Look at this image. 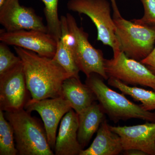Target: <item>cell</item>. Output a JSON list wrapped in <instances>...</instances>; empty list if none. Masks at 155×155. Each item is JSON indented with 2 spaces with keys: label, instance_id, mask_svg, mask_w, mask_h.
<instances>
[{
  "label": "cell",
  "instance_id": "8992f818",
  "mask_svg": "<svg viewBox=\"0 0 155 155\" xmlns=\"http://www.w3.org/2000/svg\"><path fill=\"white\" fill-rule=\"evenodd\" d=\"M67 7L70 11L90 18L96 27L97 40L112 48L114 57L121 52L115 34L116 25L111 17L110 4L107 0H69Z\"/></svg>",
  "mask_w": 155,
  "mask_h": 155
},
{
  "label": "cell",
  "instance_id": "603a6c76",
  "mask_svg": "<svg viewBox=\"0 0 155 155\" xmlns=\"http://www.w3.org/2000/svg\"><path fill=\"white\" fill-rule=\"evenodd\" d=\"M155 75V47L146 58L140 61Z\"/></svg>",
  "mask_w": 155,
  "mask_h": 155
},
{
  "label": "cell",
  "instance_id": "7c38bea8",
  "mask_svg": "<svg viewBox=\"0 0 155 155\" xmlns=\"http://www.w3.org/2000/svg\"><path fill=\"white\" fill-rule=\"evenodd\" d=\"M110 128L120 136L123 151L135 149L147 155H155V122L128 126L110 125Z\"/></svg>",
  "mask_w": 155,
  "mask_h": 155
},
{
  "label": "cell",
  "instance_id": "5bb4252c",
  "mask_svg": "<svg viewBox=\"0 0 155 155\" xmlns=\"http://www.w3.org/2000/svg\"><path fill=\"white\" fill-rule=\"evenodd\" d=\"M123 151L120 136L112 131L106 119L97 131L96 137L88 148L80 155H117Z\"/></svg>",
  "mask_w": 155,
  "mask_h": 155
},
{
  "label": "cell",
  "instance_id": "7402d4cb",
  "mask_svg": "<svg viewBox=\"0 0 155 155\" xmlns=\"http://www.w3.org/2000/svg\"><path fill=\"white\" fill-rule=\"evenodd\" d=\"M144 9L143 17L132 21L139 25L155 27V0H140Z\"/></svg>",
  "mask_w": 155,
  "mask_h": 155
},
{
  "label": "cell",
  "instance_id": "3957f363",
  "mask_svg": "<svg viewBox=\"0 0 155 155\" xmlns=\"http://www.w3.org/2000/svg\"><path fill=\"white\" fill-rule=\"evenodd\" d=\"M4 115L13 127L18 154H55L49 144L45 127L29 112L23 108L5 111Z\"/></svg>",
  "mask_w": 155,
  "mask_h": 155
},
{
  "label": "cell",
  "instance_id": "cb8c5ba5",
  "mask_svg": "<svg viewBox=\"0 0 155 155\" xmlns=\"http://www.w3.org/2000/svg\"><path fill=\"white\" fill-rule=\"evenodd\" d=\"M110 1L111 2L113 11H114V19L122 17L119 9H118V6L117 5L116 0H110Z\"/></svg>",
  "mask_w": 155,
  "mask_h": 155
},
{
  "label": "cell",
  "instance_id": "ffe728a7",
  "mask_svg": "<svg viewBox=\"0 0 155 155\" xmlns=\"http://www.w3.org/2000/svg\"><path fill=\"white\" fill-rule=\"evenodd\" d=\"M44 4V9L47 22L48 33L59 41L61 35V19L58 16V5L59 0H41Z\"/></svg>",
  "mask_w": 155,
  "mask_h": 155
},
{
  "label": "cell",
  "instance_id": "d4e9b609",
  "mask_svg": "<svg viewBox=\"0 0 155 155\" xmlns=\"http://www.w3.org/2000/svg\"><path fill=\"white\" fill-rule=\"evenodd\" d=\"M124 155H147V154L143 151L138 149H129L123 151Z\"/></svg>",
  "mask_w": 155,
  "mask_h": 155
},
{
  "label": "cell",
  "instance_id": "4fadbf2b",
  "mask_svg": "<svg viewBox=\"0 0 155 155\" xmlns=\"http://www.w3.org/2000/svg\"><path fill=\"white\" fill-rule=\"evenodd\" d=\"M78 115L72 109L61 120L56 137L55 154L80 155L82 148L78 140Z\"/></svg>",
  "mask_w": 155,
  "mask_h": 155
},
{
  "label": "cell",
  "instance_id": "7a4b0ae2",
  "mask_svg": "<svg viewBox=\"0 0 155 155\" xmlns=\"http://www.w3.org/2000/svg\"><path fill=\"white\" fill-rule=\"evenodd\" d=\"M103 79L100 75L92 73L87 77L85 84L94 93L105 114L112 121L117 123L120 120L137 119L155 122L154 113L146 110L141 105L127 99L123 93L110 88Z\"/></svg>",
  "mask_w": 155,
  "mask_h": 155
},
{
  "label": "cell",
  "instance_id": "8fae6325",
  "mask_svg": "<svg viewBox=\"0 0 155 155\" xmlns=\"http://www.w3.org/2000/svg\"><path fill=\"white\" fill-rule=\"evenodd\" d=\"M0 23L6 31L34 30L48 33L41 17L31 8L21 5L19 0H7L0 8Z\"/></svg>",
  "mask_w": 155,
  "mask_h": 155
},
{
  "label": "cell",
  "instance_id": "9c48e42d",
  "mask_svg": "<svg viewBox=\"0 0 155 155\" xmlns=\"http://www.w3.org/2000/svg\"><path fill=\"white\" fill-rule=\"evenodd\" d=\"M0 41L8 45L31 51L40 56L53 58L58 42L47 32L38 30L8 31L1 30Z\"/></svg>",
  "mask_w": 155,
  "mask_h": 155
},
{
  "label": "cell",
  "instance_id": "9a60e30c",
  "mask_svg": "<svg viewBox=\"0 0 155 155\" xmlns=\"http://www.w3.org/2000/svg\"><path fill=\"white\" fill-rule=\"evenodd\" d=\"M62 97L69 102L78 114L91 105L96 97L91 89L81 81L80 78L70 77L62 85Z\"/></svg>",
  "mask_w": 155,
  "mask_h": 155
},
{
  "label": "cell",
  "instance_id": "e0dca14e",
  "mask_svg": "<svg viewBox=\"0 0 155 155\" xmlns=\"http://www.w3.org/2000/svg\"><path fill=\"white\" fill-rule=\"evenodd\" d=\"M108 84L110 86L119 89L124 94L127 95L136 101L140 102L146 110L154 111L155 114V92L130 86L114 78H109Z\"/></svg>",
  "mask_w": 155,
  "mask_h": 155
},
{
  "label": "cell",
  "instance_id": "d6986e66",
  "mask_svg": "<svg viewBox=\"0 0 155 155\" xmlns=\"http://www.w3.org/2000/svg\"><path fill=\"white\" fill-rule=\"evenodd\" d=\"M14 130L0 109V155H16L18 151L14 143Z\"/></svg>",
  "mask_w": 155,
  "mask_h": 155
},
{
  "label": "cell",
  "instance_id": "30bf717a",
  "mask_svg": "<svg viewBox=\"0 0 155 155\" xmlns=\"http://www.w3.org/2000/svg\"><path fill=\"white\" fill-rule=\"evenodd\" d=\"M24 108L29 113L35 111L40 115L49 144L54 150L58 125L64 115L72 109L70 103L63 97L40 100L30 99Z\"/></svg>",
  "mask_w": 155,
  "mask_h": 155
},
{
  "label": "cell",
  "instance_id": "6da1fadb",
  "mask_svg": "<svg viewBox=\"0 0 155 155\" xmlns=\"http://www.w3.org/2000/svg\"><path fill=\"white\" fill-rule=\"evenodd\" d=\"M22 61L28 91L32 99L62 97V85L71 77L53 58L40 56L28 50L14 46Z\"/></svg>",
  "mask_w": 155,
  "mask_h": 155
},
{
  "label": "cell",
  "instance_id": "484cf974",
  "mask_svg": "<svg viewBox=\"0 0 155 155\" xmlns=\"http://www.w3.org/2000/svg\"><path fill=\"white\" fill-rule=\"evenodd\" d=\"M7 0H0V8L5 4Z\"/></svg>",
  "mask_w": 155,
  "mask_h": 155
},
{
  "label": "cell",
  "instance_id": "44dd1931",
  "mask_svg": "<svg viewBox=\"0 0 155 155\" xmlns=\"http://www.w3.org/2000/svg\"><path fill=\"white\" fill-rule=\"evenodd\" d=\"M7 44L0 43V75L14 69L22 63L19 56H16L11 51Z\"/></svg>",
  "mask_w": 155,
  "mask_h": 155
},
{
  "label": "cell",
  "instance_id": "277c9868",
  "mask_svg": "<svg viewBox=\"0 0 155 155\" xmlns=\"http://www.w3.org/2000/svg\"><path fill=\"white\" fill-rule=\"evenodd\" d=\"M66 18L68 28L62 31L69 43L78 67L89 77L92 73L100 75L105 80L109 77L105 69V60L102 51L93 46L88 39V34L78 25L75 19L67 13Z\"/></svg>",
  "mask_w": 155,
  "mask_h": 155
},
{
  "label": "cell",
  "instance_id": "2e32d148",
  "mask_svg": "<svg viewBox=\"0 0 155 155\" xmlns=\"http://www.w3.org/2000/svg\"><path fill=\"white\" fill-rule=\"evenodd\" d=\"M105 114L100 104L95 101L78 114L79 122L78 140L82 149L88 144L93 136L98 130L105 119Z\"/></svg>",
  "mask_w": 155,
  "mask_h": 155
},
{
  "label": "cell",
  "instance_id": "52a82bcc",
  "mask_svg": "<svg viewBox=\"0 0 155 155\" xmlns=\"http://www.w3.org/2000/svg\"><path fill=\"white\" fill-rule=\"evenodd\" d=\"M108 77L116 78L127 85L150 87L155 91V75L141 63L121 52L116 57L105 60Z\"/></svg>",
  "mask_w": 155,
  "mask_h": 155
},
{
  "label": "cell",
  "instance_id": "ac0fdd59",
  "mask_svg": "<svg viewBox=\"0 0 155 155\" xmlns=\"http://www.w3.org/2000/svg\"><path fill=\"white\" fill-rule=\"evenodd\" d=\"M53 59L71 77L80 78L79 72L80 71L75 62L72 50L67 39L62 35L58 41L57 50Z\"/></svg>",
  "mask_w": 155,
  "mask_h": 155
},
{
  "label": "cell",
  "instance_id": "5b68a950",
  "mask_svg": "<svg viewBox=\"0 0 155 155\" xmlns=\"http://www.w3.org/2000/svg\"><path fill=\"white\" fill-rule=\"evenodd\" d=\"M114 19L120 51L140 62L154 48L155 27L139 25L122 17Z\"/></svg>",
  "mask_w": 155,
  "mask_h": 155
},
{
  "label": "cell",
  "instance_id": "ba28073f",
  "mask_svg": "<svg viewBox=\"0 0 155 155\" xmlns=\"http://www.w3.org/2000/svg\"><path fill=\"white\" fill-rule=\"evenodd\" d=\"M27 88L22 63L0 75V108L10 111L23 109L28 101Z\"/></svg>",
  "mask_w": 155,
  "mask_h": 155
}]
</instances>
